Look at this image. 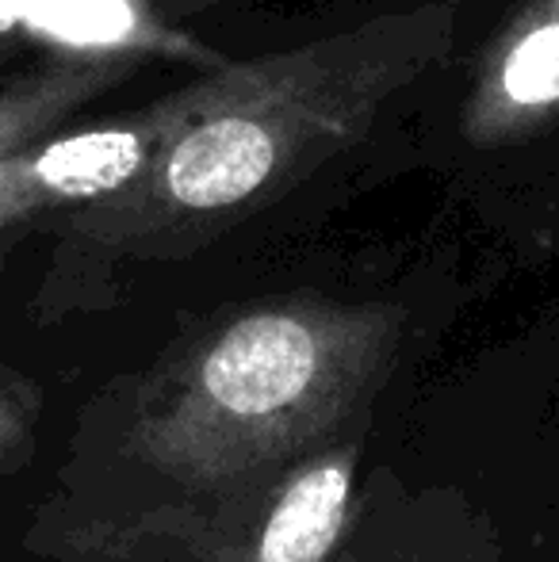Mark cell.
<instances>
[{"mask_svg":"<svg viewBox=\"0 0 559 562\" xmlns=\"http://www.w3.org/2000/svg\"><path fill=\"white\" fill-rule=\"evenodd\" d=\"M559 104V12L525 23L487 69L483 89L471 100V126L494 134L525 115Z\"/></svg>","mask_w":559,"mask_h":562,"instance_id":"obj_6","label":"cell"},{"mask_svg":"<svg viewBox=\"0 0 559 562\" xmlns=\"http://www.w3.org/2000/svg\"><path fill=\"white\" fill-rule=\"evenodd\" d=\"M314 334L291 314L242 318L203 363L211 398L234 414H272L306 391L314 375Z\"/></svg>","mask_w":559,"mask_h":562,"instance_id":"obj_3","label":"cell"},{"mask_svg":"<svg viewBox=\"0 0 559 562\" xmlns=\"http://www.w3.org/2000/svg\"><path fill=\"white\" fill-rule=\"evenodd\" d=\"M142 66L131 54H51L31 74L0 85V165L46 138L77 108L100 100Z\"/></svg>","mask_w":559,"mask_h":562,"instance_id":"obj_5","label":"cell"},{"mask_svg":"<svg viewBox=\"0 0 559 562\" xmlns=\"http://www.w3.org/2000/svg\"><path fill=\"white\" fill-rule=\"evenodd\" d=\"M31 8L35 0H0V61L31 46Z\"/></svg>","mask_w":559,"mask_h":562,"instance_id":"obj_8","label":"cell"},{"mask_svg":"<svg viewBox=\"0 0 559 562\" xmlns=\"http://www.w3.org/2000/svg\"><path fill=\"white\" fill-rule=\"evenodd\" d=\"M195 104V85L112 123L46 134L0 165V218L51 203H89L123 192Z\"/></svg>","mask_w":559,"mask_h":562,"instance_id":"obj_2","label":"cell"},{"mask_svg":"<svg viewBox=\"0 0 559 562\" xmlns=\"http://www.w3.org/2000/svg\"><path fill=\"white\" fill-rule=\"evenodd\" d=\"M349 479L342 467H318L283 494L265 528L261 562H318L342 528Z\"/></svg>","mask_w":559,"mask_h":562,"instance_id":"obj_7","label":"cell"},{"mask_svg":"<svg viewBox=\"0 0 559 562\" xmlns=\"http://www.w3.org/2000/svg\"><path fill=\"white\" fill-rule=\"evenodd\" d=\"M31 46L51 54H131V58H192L223 66L157 15L154 0H35Z\"/></svg>","mask_w":559,"mask_h":562,"instance_id":"obj_4","label":"cell"},{"mask_svg":"<svg viewBox=\"0 0 559 562\" xmlns=\"http://www.w3.org/2000/svg\"><path fill=\"white\" fill-rule=\"evenodd\" d=\"M414 20H383L257 61H223L123 192L185 215H223L311 172L368 131L414 74ZM120 195V192H115Z\"/></svg>","mask_w":559,"mask_h":562,"instance_id":"obj_1","label":"cell"}]
</instances>
